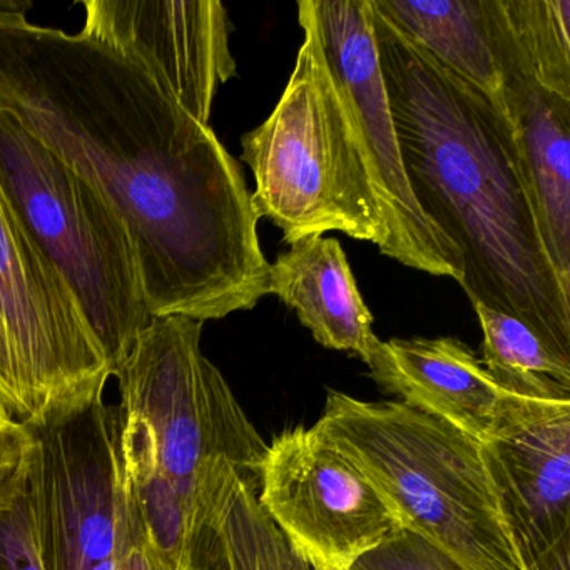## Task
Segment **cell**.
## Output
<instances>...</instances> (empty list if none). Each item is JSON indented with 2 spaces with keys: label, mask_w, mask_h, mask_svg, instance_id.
I'll return each instance as SVG.
<instances>
[{
  "label": "cell",
  "mask_w": 570,
  "mask_h": 570,
  "mask_svg": "<svg viewBox=\"0 0 570 570\" xmlns=\"http://www.w3.org/2000/svg\"><path fill=\"white\" fill-rule=\"evenodd\" d=\"M298 22L303 42L288 85L269 118L242 139V161L255 176L253 205L289 246L340 232L382 253L389 236L375 185L323 56L309 0L298 2Z\"/></svg>",
  "instance_id": "277c9868"
},
{
  "label": "cell",
  "mask_w": 570,
  "mask_h": 570,
  "mask_svg": "<svg viewBox=\"0 0 570 570\" xmlns=\"http://www.w3.org/2000/svg\"><path fill=\"white\" fill-rule=\"evenodd\" d=\"M480 452L523 569L570 570V402L509 393Z\"/></svg>",
  "instance_id": "8fae6325"
},
{
  "label": "cell",
  "mask_w": 570,
  "mask_h": 570,
  "mask_svg": "<svg viewBox=\"0 0 570 570\" xmlns=\"http://www.w3.org/2000/svg\"><path fill=\"white\" fill-rule=\"evenodd\" d=\"M268 295L295 309L313 338L368 363L382 340L338 239L309 236L269 265Z\"/></svg>",
  "instance_id": "9a60e30c"
},
{
  "label": "cell",
  "mask_w": 570,
  "mask_h": 570,
  "mask_svg": "<svg viewBox=\"0 0 570 570\" xmlns=\"http://www.w3.org/2000/svg\"><path fill=\"white\" fill-rule=\"evenodd\" d=\"M0 189L71 289L115 375L153 320L138 253L121 216L2 109Z\"/></svg>",
  "instance_id": "5b68a950"
},
{
  "label": "cell",
  "mask_w": 570,
  "mask_h": 570,
  "mask_svg": "<svg viewBox=\"0 0 570 570\" xmlns=\"http://www.w3.org/2000/svg\"><path fill=\"white\" fill-rule=\"evenodd\" d=\"M202 335L196 320L153 316L112 375L119 409L151 433L159 465L191 507L199 530L233 480L259 490L268 449L203 353Z\"/></svg>",
  "instance_id": "8992f818"
},
{
  "label": "cell",
  "mask_w": 570,
  "mask_h": 570,
  "mask_svg": "<svg viewBox=\"0 0 570 570\" xmlns=\"http://www.w3.org/2000/svg\"><path fill=\"white\" fill-rule=\"evenodd\" d=\"M121 426V409L105 399L31 426L24 500L45 570H169L136 505Z\"/></svg>",
  "instance_id": "52a82bcc"
},
{
  "label": "cell",
  "mask_w": 570,
  "mask_h": 570,
  "mask_svg": "<svg viewBox=\"0 0 570 570\" xmlns=\"http://www.w3.org/2000/svg\"><path fill=\"white\" fill-rule=\"evenodd\" d=\"M35 446L31 426L11 415L0 419V515L24 497Z\"/></svg>",
  "instance_id": "7402d4cb"
},
{
  "label": "cell",
  "mask_w": 570,
  "mask_h": 570,
  "mask_svg": "<svg viewBox=\"0 0 570 570\" xmlns=\"http://www.w3.org/2000/svg\"><path fill=\"white\" fill-rule=\"evenodd\" d=\"M82 38L138 62L183 109L209 125L218 89L235 78L225 6L216 0H88Z\"/></svg>",
  "instance_id": "7c38bea8"
},
{
  "label": "cell",
  "mask_w": 570,
  "mask_h": 570,
  "mask_svg": "<svg viewBox=\"0 0 570 570\" xmlns=\"http://www.w3.org/2000/svg\"><path fill=\"white\" fill-rule=\"evenodd\" d=\"M0 570H45L24 497L0 515Z\"/></svg>",
  "instance_id": "603a6c76"
},
{
  "label": "cell",
  "mask_w": 570,
  "mask_h": 570,
  "mask_svg": "<svg viewBox=\"0 0 570 570\" xmlns=\"http://www.w3.org/2000/svg\"><path fill=\"white\" fill-rule=\"evenodd\" d=\"M503 8L533 72L570 98V0H503Z\"/></svg>",
  "instance_id": "ffe728a7"
},
{
  "label": "cell",
  "mask_w": 570,
  "mask_h": 570,
  "mask_svg": "<svg viewBox=\"0 0 570 570\" xmlns=\"http://www.w3.org/2000/svg\"><path fill=\"white\" fill-rule=\"evenodd\" d=\"M258 503L312 570H350L402 529L363 473L312 426L268 443Z\"/></svg>",
  "instance_id": "30bf717a"
},
{
  "label": "cell",
  "mask_w": 570,
  "mask_h": 570,
  "mask_svg": "<svg viewBox=\"0 0 570 570\" xmlns=\"http://www.w3.org/2000/svg\"><path fill=\"white\" fill-rule=\"evenodd\" d=\"M366 365L386 393L480 443L492 435L509 396L475 352L452 336L380 342Z\"/></svg>",
  "instance_id": "5bb4252c"
},
{
  "label": "cell",
  "mask_w": 570,
  "mask_h": 570,
  "mask_svg": "<svg viewBox=\"0 0 570 570\" xmlns=\"http://www.w3.org/2000/svg\"><path fill=\"white\" fill-rule=\"evenodd\" d=\"M309 9L375 185L389 236L382 255L406 268L460 282L459 249L423 215L406 179L368 0H309Z\"/></svg>",
  "instance_id": "9c48e42d"
},
{
  "label": "cell",
  "mask_w": 570,
  "mask_h": 570,
  "mask_svg": "<svg viewBox=\"0 0 570 570\" xmlns=\"http://www.w3.org/2000/svg\"><path fill=\"white\" fill-rule=\"evenodd\" d=\"M195 570H312L263 512L258 489L235 480L196 539Z\"/></svg>",
  "instance_id": "e0dca14e"
},
{
  "label": "cell",
  "mask_w": 570,
  "mask_h": 570,
  "mask_svg": "<svg viewBox=\"0 0 570 570\" xmlns=\"http://www.w3.org/2000/svg\"><path fill=\"white\" fill-rule=\"evenodd\" d=\"M0 320L14 365L16 420L51 425L105 399L111 365L71 289L2 189Z\"/></svg>",
  "instance_id": "ba28073f"
},
{
  "label": "cell",
  "mask_w": 570,
  "mask_h": 570,
  "mask_svg": "<svg viewBox=\"0 0 570 570\" xmlns=\"http://www.w3.org/2000/svg\"><path fill=\"white\" fill-rule=\"evenodd\" d=\"M313 426L372 483L402 529L463 570H525L472 436L400 400L365 402L333 390Z\"/></svg>",
  "instance_id": "3957f363"
},
{
  "label": "cell",
  "mask_w": 570,
  "mask_h": 570,
  "mask_svg": "<svg viewBox=\"0 0 570 570\" xmlns=\"http://www.w3.org/2000/svg\"><path fill=\"white\" fill-rule=\"evenodd\" d=\"M121 453L126 475L153 546L169 570H195L198 520L166 476L145 423L122 413Z\"/></svg>",
  "instance_id": "ac0fdd59"
},
{
  "label": "cell",
  "mask_w": 570,
  "mask_h": 570,
  "mask_svg": "<svg viewBox=\"0 0 570 570\" xmlns=\"http://www.w3.org/2000/svg\"><path fill=\"white\" fill-rule=\"evenodd\" d=\"M370 6L446 71L497 98V0H370Z\"/></svg>",
  "instance_id": "2e32d148"
},
{
  "label": "cell",
  "mask_w": 570,
  "mask_h": 570,
  "mask_svg": "<svg viewBox=\"0 0 570 570\" xmlns=\"http://www.w3.org/2000/svg\"><path fill=\"white\" fill-rule=\"evenodd\" d=\"M0 0V109L91 183L138 253L153 316L222 320L268 295L242 166L138 62Z\"/></svg>",
  "instance_id": "6da1fadb"
},
{
  "label": "cell",
  "mask_w": 570,
  "mask_h": 570,
  "mask_svg": "<svg viewBox=\"0 0 570 570\" xmlns=\"http://www.w3.org/2000/svg\"><path fill=\"white\" fill-rule=\"evenodd\" d=\"M350 570H463L415 533L399 529L356 560Z\"/></svg>",
  "instance_id": "44dd1931"
},
{
  "label": "cell",
  "mask_w": 570,
  "mask_h": 570,
  "mask_svg": "<svg viewBox=\"0 0 570 570\" xmlns=\"http://www.w3.org/2000/svg\"><path fill=\"white\" fill-rule=\"evenodd\" d=\"M482 363L497 385L523 399L570 402V358L515 316L475 303Z\"/></svg>",
  "instance_id": "d6986e66"
},
{
  "label": "cell",
  "mask_w": 570,
  "mask_h": 570,
  "mask_svg": "<svg viewBox=\"0 0 570 570\" xmlns=\"http://www.w3.org/2000/svg\"><path fill=\"white\" fill-rule=\"evenodd\" d=\"M372 22L406 179L459 249L460 286L472 305L522 320L570 358V289L543 246L502 108L373 9Z\"/></svg>",
  "instance_id": "7a4b0ae2"
},
{
  "label": "cell",
  "mask_w": 570,
  "mask_h": 570,
  "mask_svg": "<svg viewBox=\"0 0 570 570\" xmlns=\"http://www.w3.org/2000/svg\"><path fill=\"white\" fill-rule=\"evenodd\" d=\"M500 89L543 246L570 289V98L533 72L499 0Z\"/></svg>",
  "instance_id": "4fadbf2b"
},
{
  "label": "cell",
  "mask_w": 570,
  "mask_h": 570,
  "mask_svg": "<svg viewBox=\"0 0 570 570\" xmlns=\"http://www.w3.org/2000/svg\"><path fill=\"white\" fill-rule=\"evenodd\" d=\"M0 405L9 415H18V389H16L14 365L4 325L0 320Z\"/></svg>",
  "instance_id": "cb8c5ba5"
}]
</instances>
